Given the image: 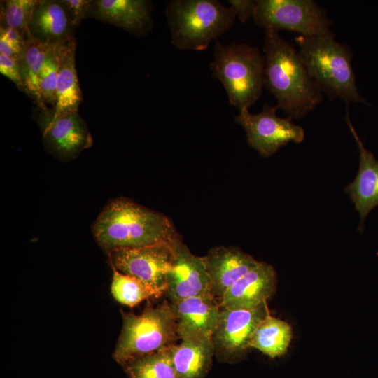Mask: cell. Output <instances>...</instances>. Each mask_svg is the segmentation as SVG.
<instances>
[{
	"instance_id": "18",
	"label": "cell",
	"mask_w": 378,
	"mask_h": 378,
	"mask_svg": "<svg viewBox=\"0 0 378 378\" xmlns=\"http://www.w3.org/2000/svg\"><path fill=\"white\" fill-rule=\"evenodd\" d=\"M58 59L57 101L50 118L78 111L83 101L76 67V41L74 36L55 44Z\"/></svg>"
},
{
	"instance_id": "9",
	"label": "cell",
	"mask_w": 378,
	"mask_h": 378,
	"mask_svg": "<svg viewBox=\"0 0 378 378\" xmlns=\"http://www.w3.org/2000/svg\"><path fill=\"white\" fill-rule=\"evenodd\" d=\"M276 110V106L266 103L258 113L245 109L235 116V121L246 130L248 145L262 157H270L288 142L299 144L304 139V129L291 118L277 115Z\"/></svg>"
},
{
	"instance_id": "15",
	"label": "cell",
	"mask_w": 378,
	"mask_h": 378,
	"mask_svg": "<svg viewBox=\"0 0 378 378\" xmlns=\"http://www.w3.org/2000/svg\"><path fill=\"white\" fill-rule=\"evenodd\" d=\"M43 136L47 149L62 160L76 157L92 144V136L78 111L54 119L48 118Z\"/></svg>"
},
{
	"instance_id": "19",
	"label": "cell",
	"mask_w": 378,
	"mask_h": 378,
	"mask_svg": "<svg viewBox=\"0 0 378 378\" xmlns=\"http://www.w3.org/2000/svg\"><path fill=\"white\" fill-rule=\"evenodd\" d=\"M74 29L60 0H39L28 28L32 37L48 45L73 36Z\"/></svg>"
},
{
	"instance_id": "5",
	"label": "cell",
	"mask_w": 378,
	"mask_h": 378,
	"mask_svg": "<svg viewBox=\"0 0 378 378\" xmlns=\"http://www.w3.org/2000/svg\"><path fill=\"white\" fill-rule=\"evenodd\" d=\"M210 68L213 78L223 85L230 104L239 111L248 109L265 87V57L246 43L223 44L216 40Z\"/></svg>"
},
{
	"instance_id": "8",
	"label": "cell",
	"mask_w": 378,
	"mask_h": 378,
	"mask_svg": "<svg viewBox=\"0 0 378 378\" xmlns=\"http://www.w3.org/2000/svg\"><path fill=\"white\" fill-rule=\"evenodd\" d=\"M178 244L119 248L108 255L113 268L142 281L161 296L166 290L167 274L174 263Z\"/></svg>"
},
{
	"instance_id": "22",
	"label": "cell",
	"mask_w": 378,
	"mask_h": 378,
	"mask_svg": "<svg viewBox=\"0 0 378 378\" xmlns=\"http://www.w3.org/2000/svg\"><path fill=\"white\" fill-rule=\"evenodd\" d=\"M53 45L36 40L27 31L25 44L19 60L25 92L43 108L38 90V76Z\"/></svg>"
},
{
	"instance_id": "30",
	"label": "cell",
	"mask_w": 378,
	"mask_h": 378,
	"mask_svg": "<svg viewBox=\"0 0 378 378\" xmlns=\"http://www.w3.org/2000/svg\"><path fill=\"white\" fill-rule=\"evenodd\" d=\"M25 36L14 29L0 27V38L8 41L21 53L24 47Z\"/></svg>"
},
{
	"instance_id": "27",
	"label": "cell",
	"mask_w": 378,
	"mask_h": 378,
	"mask_svg": "<svg viewBox=\"0 0 378 378\" xmlns=\"http://www.w3.org/2000/svg\"><path fill=\"white\" fill-rule=\"evenodd\" d=\"M69 15L74 29L78 27L83 19L90 16L92 0H60Z\"/></svg>"
},
{
	"instance_id": "21",
	"label": "cell",
	"mask_w": 378,
	"mask_h": 378,
	"mask_svg": "<svg viewBox=\"0 0 378 378\" xmlns=\"http://www.w3.org/2000/svg\"><path fill=\"white\" fill-rule=\"evenodd\" d=\"M292 337L289 323L268 314L255 329L249 348L256 349L274 358L287 352Z\"/></svg>"
},
{
	"instance_id": "26",
	"label": "cell",
	"mask_w": 378,
	"mask_h": 378,
	"mask_svg": "<svg viewBox=\"0 0 378 378\" xmlns=\"http://www.w3.org/2000/svg\"><path fill=\"white\" fill-rule=\"evenodd\" d=\"M57 72L58 59L55 45H53L38 76V90L43 108L46 107V104L52 105L53 108L55 106Z\"/></svg>"
},
{
	"instance_id": "10",
	"label": "cell",
	"mask_w": 378,
	"mask_h": 378,
	"mask_svg": "<svg viewBox=\"0 0 378 378\" xmlns=\"http://www.w3.org/2000/svg\"><path fill=\"white\" fill-rule=\"evenodd\" d=\"M270 314L266 302L250 309L220 308L217 327L212 336L215 352L234 357L249 348L259 323Z\"/></svg>"
},
{
	"instance_id": "28",
	"label": "cell",
	"mask_w": 378,
	"mask_h": 378,
	"mask_svg": "<svg viewBox=\"0 0 378 378\" xmlns=\"http://www.w3.org/2000/svg\"><path fill=\"white\" fill-rule=\"evenodd\" d=\"M0 72L15 83L19 90L25 92L18 59L0 54Z\"/></svg>"
},
{
	"instance_id": "13",
	"label": "cell",
	"mask_w": 378,
	"mask_h": 378,
	"mask_svg": "<svg viewBox=\"0 0 378 378\" xmlns=\"http://www.w3.org/2000/svg\"><path fill=\"white\" fill-rule=\"evenodd\" d=\"M211 293L219 302L225 293L260 262L238 248L218 246L203 256Z\"/></svg>"
},
{
	"instance_id": "1",
	"label": "cell",
	"mask_w": 378,
	"mask_h": 378,
	"mask_svg": "<svg viewBox=\"0 0 378 378\" xmlns=\"http://www.w3.org/2000/svg\"><path fill=\"white\" fill-rule=\"evenodd\" d=\"M265 86L276 99V107L292 119L313 111L322 92L309 74L298 50L279 31L265 29Z\"/></svg>"
},
{
	"instance_id": "12",
	"label": "cell",
	"mask_w": 378,
	"mask_h": 378,
	"mask_svg": "<svg viewBox=\"0 0 378 378\" xmlns=\"http://www.w3.org/2000/svg\"><path fill=\"white\" fill-rule=\"evenodd\" d=\"M172 304L178 339L195 341L212 337L218 325L220 307L211 294L186 298Z\"/></svg>"
},
{
	"instance_id": "25",
	"label": "cell",
	"mask_w": 378,
	"mask_h": 378,
	"mask_svg": "<svg viewBox=\"0 0 378 378\" xmlns=\"http://www.w3.org/2000/svg\"><path fill=\"white\" fill-rule=\"evenodd\" d=\"M39 0H6L1 3V27L14 29L24 36Z\"/></svg>"
},
{
	"instance_id": "4",
	"label": "cell",
	"mask_w": 378,
	"mask_h": 378,
	"mask_svg": "<svg viewBox=\"0 0 378 378\" xmlns=\"http://www.w3.org/2000/svg\"><path fill=\"white\" fill-rule=\"evenodd\" d=\"M172 44L180 50H204L232 28L234 10L217 0H172L165 8Z\"/></svg>"
},
{
	"instance_id": "17",
	"label": "cell",
	"mask_w": 378,
	"mask_h": 378,
	"mask_svg": "<svg viewBox=\"0 0 378 378\" xmlns=\"http://www.w3.org/2000/svg\"><path fill=\"white\" fill-rule=\"evenodd\" d=\"M346 122L353 135L360 154L358 174L344 190L354 202L360 216L358 230L362 231L368 214L378 206V160L359 138L346 111Z\"/></svg>"
},
{
	"instance_id": "2",
	"label": "cell",
	"mask_w": 378,
	"mask_h": 378,
	"mask_svg": "<svg viewBox=\"0 0 378 378\" xmlns=\"http://www.w3.org/2000/svg\"><path fill=\"white\" fill-rule=\"evenodd\" d=\"M92 230L97 243L108 253L119 248L159 244L176 245L181 241L167 216L122 197L104 208Z\"/></svg>"
},
{
	"instance_id": "24",
	"label": "cell",
	"mask_w": 378,
	"mask_h": 378,
	"mask_svg": "<svg viewBox=\"0 0 378 378\" xmlns=\"http://www.w3.org/2000/svg\"><path fill=\"white\" fill-rule=\"evenodd\" d=\"M111 290L118 302L134 307L144 300L159 298L160 294L142 281L113 268Z\"/></svg>"
},
{
	"instance_id": "16",
	"label": "cell",
	"mask_w": 378,
	"mask_h": 378,
	"mask_svg": "<svg viewBox=\"0 0 378 378\" xmlns=\"http://www.w3.org/2000/svg\"><path fill=\"white\" fill-rule=\"evenodd\" d=\"M153 4L148 0H95L90 13L136 36H145L152 29Z\"/></svg>"
},
{
	"instance_id": "7",
	"label": "cell",
	"mask_w": 378,
	"mask_h": 378,
	"mask_svg": "<svg viewBox=\"0 0 378 378\" xmlns=\"http://www.w3.org/2000/svg\"><path fill=\"white\" fill-rule=\"evenodd\" d=\"M253 18L265 29L287 30L301 36L332 33V21L312 0H256Z\"/></svg>"
},
{
	"instance_id": "3",
	"label": "cell",
	"mask_w": 378,
	"mask_h": 378,
	"mask_svg": "<svg viewBox=\"0 0 378 378\" xmlns=\"http://www.w3.org/2000/svg\"><path fill=\"white\" fill-rule=\"evenodd\" d=\"M298 52L318 88L330 99L346 104H367L359 94L350 49L335 39L333 33L296 37Z\"/></svg>"
},
{
	"instance_id": "20",
	"label": "cell",
	"mask_w": 378,
	"mask_h": 378,
	"mask_svg": "<svg viewBox=\"0 0 378 378\" xmlns=\"http://www.w3.org/2000/svg\"><path fill=\"white\" fill-rule=\"evenodd\" d=\"M172 363L178 378H204L215 353L212 337L182 341L169 346Z\"/></svg>"
},
{
	"instance_id": "23",
	"label": "cell",
	"mask_w": 378,
	"mask_h": 378,
	"mask_svg": "<svg viewBox=\"0 0 378 378\" xmlns=\"http://www.w3.org/2000/svg\"><path fill=\"white\" fill-rule=\"evenodd\" d=\"M169 346L133 359L122 365L129 378H178Z\"/></svg>"
},
{
	"instance_id": "14",
	"label": "cell",
	"mask_w": 378,
	"mask_h": 378,
	"mask_svg": "<svg viewBox=\"0 0 378 378\" xmlns=\"http://www.w3.org/2000/svg\"><path fill=\"white\" fill-rule=\"evenodd\" d=\"M277 275L274 268L264 262L246 273L232 286L219 301L220 308L250 309L258 307L276 290Z\"/></svg>"
},
{
	"instance_id": "11",
	"label": "cell",
	"mask_w": 378,
	"mask_h": 378,
	"mask_svg": "<svg viewBox=\"0 0 378 378\" xmlns=\"http://www.w3.org/2000/svg\"><path fill=\"white\" fill-rule=\"evenodd\" d=\"M164 293L171 303L211 294L203 257L192 254L182 241L175 247V260L167 274Z\"/></svg>"
},
{
	"instance_id": "6",
	"label": "cell",
	"mask_w": 378,
	"mask_h": 378,
	"mask_svg": "<svg viewBox=\"0 0 378 378\" xmlns=\"http://www.w3.org/2000/svg\"><path fill=\"white\" fill-rule=\"evenodd\" d=\"M122 328L113 358L124 365L136 358L162 350L178 339L172 303L148 304L140 314H122Z\"/></svg>"
},
{
	"instance_id": "29",
	"label": "cell",
	"mask_w": 378,
	"mask_h": 378,
	"mask_svg": "<svg viewBox=\"0 0 378 378\" xmlns=\"http://www.w3.org/2000/svg\"><path fill=\"white\" fill-rule=\"evenodd\" d=\"M228 3L241 23L253 17L256 0H229Z\"/></svg>"
}]
</instances>
